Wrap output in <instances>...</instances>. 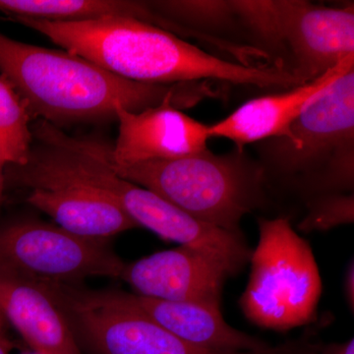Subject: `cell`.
<instances>
[{"label": "cell", "instance_id": "8", "mask_svg": "<svg viewBox=\"0 0 354 354\" xmlns=\"http://www.w3.org/2000/svg\"><path fill=\"white\" fill-rule=\"evenodd\" d=\"M124 264L108 241L84 239L32 216L0 221V271L43 283L81 285L95 277L120 279Z\"/></svg>", "mask_w": 354, "mask_h": 354}, {"label": "cell", "instance_id": "3", "mask_svg": "<svg viewBox=\"0 0 354 354\" xmlns=\"http://www.w3.org/2000/svg\"><path fill=\"white\" fill-rule=\"evenodd\" d=\"M271 184L304 201L327 193H353L354 68L304 109L283 136L256 143Z\"/></svg>", "mask_w": 354, "mask_h": 354}, {"label": "cell", "instance_id": "17", "mask_svg": "<svg viewBox=\"0 0 354 354\" xmlns=\"http://www.w3.org/2000/svg\"><path fill=\"white\" fill-rule=\"evenodd\" d=\"M32 116L12 84L0 74V158L22 165L31 152Z\"/></svg>", "mask_w": 354, "mask_h": 354}, {"label": "cell", "instance_id": "22", "mask_svg": "<svg viewBox=\"0 0 354 354\" xmlns=\"http://www.w3.org/2000/svg\"><path fill=\"white\" fill-rule=\"evenodd\" d=\"M0 354H9L6 344L2 341L1 337H0Z\"/></svg>", "mask_w": 354, "mask_h": 354}, {"label": "cell", "instance_id": "1", "mask_svg": "<svg viewBox=\"0 0 354 354\" xmlns=\"http://www.w3.org/2000/svg\"><path fill=\"white\" fill-rule=\"evenodd\" d=\"M8 19L135 82L176 85L215 80L286 90L301 85L295 77L272 65H246L221 59L174 32L136 18L106 17L82 22Z\"/></svg>", "mask_w": 354, "mask_h": 354}, {"label": "cell", "instance_id": "4", "mask_svg": "<svg viewBox=\"0 0 354 354\" xmlns=\"http://www.w3.org/2000/svg\"><path fill=\"white\" fill-rule=\"evenodd\" d=\"M109 162L130 183L232 234H242V218L267 205L264 171L244 149L216 155L208 148L189 157L127 165Z\"/></svg>", "mask_w": 354, "mask_h": 354}, {"label": "cell", "instance_id": "20", "mask_svg": "<svg viewBox=\"0 0 354 354\" xmlns=\"http://www.w3.org/2000/svg\"><path fill=\"white\" fill-rule=\"evenodd\" d=\"M344 299L348 305L351 313L354 312V263L353 260L348 265L344 277Z\"/></svg>", "mask_w": 354, "mask_h": 354}, {"label": "cell", "instance_id": "16", "mask_svg": "<svg viewBox=\"0 0 354 354\" xmlns=\"http://www.w3.org/2000/svg\"><path fill=\"white\" fill-rule=\"evenodd\" d=\"M7 18L23 17L48 22H82L106 17H132L155 24L146 1L127 0H0Z\"/></svg>", "mask_w": 354, "mask_h": 354}, {"label": "cell", "instance_id": "2", "mask_svg": "<svg viewBox=\"0 0 354 354\" xmlns=\"http://www.w3.org/2000/svg\"><path fill=\"white\" fill-rule=\"evenodd\" d=\"M0 73L32 118L55 127L116 121V109L132 113L165 102L189 106L205 95L197 84L153 85L127 80L68 50L21 43L0 32Z\"/></svg>", "mask_w": 354, "mask_h": 354}, {"label": "cell", "instance_id": "14", "mask_svg": "<svg viewBox=\"0 0 354 354\" xmlns=\"http://www.w3.org/2000/svg\"><path fill=\"white\" fill-rule=\"evenodd\" d=\"M136 297L144 311L165 330L197 348L216 353H260L272 346L228 325L221 309L192 302Z\"/></svg>", "mask_w": 354, "mask_h": 354}, {"label": "cell", "instance_id": "13", "mask_svg": "<svg viewBox=\"0 0 354 354\" xmlns=\"http://www.w3.org/2000/svg\"><path fill=\"white\" fill-rule=\"evenodd\" d=\"M354 68V55L311 82L286 92L255 97L241 104L225 120L209 125L211 138L230 140L243 150L249 144L283 136L307 106L339 77Z\"/></svg>", "mask_w": 354, "mask_h": 354}, {"label": "cell", "instance_id": "6", "mask_svg": "<svg viewBox=\"0 0 354 354\" xmlns=\"http://www.w3.org/2000/svg\"><path fill=\"white\" fill-rule=\"evenodd\" d=\"M258 227L259 242L239 300L242 312L254 325L278 332L313 323L322 279L308 242L286 216L260 218Z\"/></svg>", "mask_w": 354, "mask_h": 354}, {"label": "cell", "instance_id": "15", "mask_svg": "<svg viewBox=\"0 0 354 354\" xmlns=\"http://www.w3.org/2000/svg\"><path fill=\"white\" fill-rule=\"evenodd\" d=\"M160 21V28L174 34L193 35L225 46L234 53H245L230 39L246 36L234 0H162L146 1Z\"/></svg>", "mask_w": 354, "mask_h": 354}, {"label": "cell", "instance_id": "12", "mask_svg": "<svg viewBox=\"0 0 354 354\" xmlns=\"http://www.w3.org/2000/svg\"><path fill=\"white\" fill-rule=\"evenodd\" d=\"M0 315L38 354H84L46 283L0 271Z\"/></svg>", "mask_w": 354, "mask_h": 354}, {"label": "cell", "instance_id": "9", "mask_svg": "<svg viewBox=\"0 0 354 354\" xmlns=\"http://www.w3.org/2000/svg\"><path fill=\"white\" fill-rule=\"evenodd\" d=\"M6 185L27 189V204L50 216L58 227L84 239L109 241L139 227L97 191L26 165H6Z\"/></svg>", "mask_w": 354, "mask_h": 354}, {"label": "cell", "instance_id": "11", "mask_svg": "<svg viewBox=\"0 0 354 354\" xmlns=\"http://www.w3.org/2000/svg\"><path fill=\"white\" fill-rule=\"evenodd\" d=\"M116 121L118 138L109 150L116 165L189 157L207 150L211 138L209 125L179 111L171 102L139 113L118 108Z\"/></svg>", "mask_w": 354, "mask_h": 354}, {"label": "cell", "instance_id": "18", "mask_svg": "<svg viewBox=\"0 0 354 354\" xmlns=\"http://www.w3.org/2000/svg\"><path fill=\"white\" fill-rule=\"evenodd\" d=\"M306 215L298 223L300 232H327L354 221L353 193H327L306 200Z\"/></svg>", "mask_w": 354, "mask_h": 354}, {"label": "cell", "instance_id": "10", "mask_svg": "<svg viewBox=\"0 0 354 354\" xmlns=\"http://www.w3.org/2000/svg\"><path fill=\"white\" fill-rule=\"evenodd\" d=\"M228 278L223 266L184 246L125 263L120 277L138 297L218 309Z\"/></svg>", "mask_w": 354, "mask_h": 354}, {"label": "cell", "instance_id": "5", "mask_svg": "<svg viewBox=\"0 0 354 354\" xmlns=\"http://www.w3.org/2000/svg\"><path fill=\"white\" fill-rule=\"evenodd\" d=\"M251 48L270 64L311 82L354 55V6L334 8L302 0H236Z\"/></svg>", "mask_w": 354, "mask_h": 354}, {"label": "cell", "instance_id": "21", "mask_svg": "<svg viewBox=\"0 0 354 354\" xmlns=\"http://www.w3.org/2000/svg\"><path fill=\"white\" fill-rule=\"evenodd\" d=\"M6 164L0 158V206L3 201L4 188H6Z\"/></svg>", "mask_w": 354, "mask_h": 354}, {"label": "cell", "instance_id": "19", "mask_svg": "<svg viewBox=\"0 0 354 354\" xmlns=\"http://www.w3.org/2000/svg\"><path fill=\"white\" fill-rule=\"evenodd\" d=\"M312 354H354V339L344 342L318 344Z\"/></svg>", "mask_w": 354, "mask_h": 354}, {"label": "cell", "instance_id": "7", "mask_svg": "<svg viewBox=\"0 0 354 354\" xmlns=\"http://www.w3.org/2000/svg\"><path fill=\"white\" fill-rule=\"evenodd\" d=\"M48 283L84 354H297L292 342L260 353H216L178 339L156 322L135 295Z\"/></svg>", "mask_w": 354, "mask_h": 354}]
</instances>
